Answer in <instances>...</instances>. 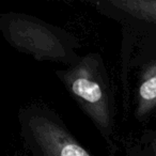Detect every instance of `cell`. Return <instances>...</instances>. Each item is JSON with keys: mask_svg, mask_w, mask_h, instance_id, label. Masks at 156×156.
Returning <instances> with one entry per match:
<instances>
[{"mask_svg": "<svg viewBox=\"0 0 156 156\" xmlns=\"http://www.w3.org/2000/svg\"><path fill=\"white\" fill-rule=\"evenodd\" d=\"M115 5L142 20L156 22V1H115Z\"/></svg>", "mask_w": 156, "mask_h": 156, "instance_id": "7a4b0ae2", "label": "cell"}, {"mask_svg": "<svg viewBox=\"0 0 156 156\" xmlns=\"http://www.w3.org/2000/svg\"><path fill=\"white\" fill-rule=\"evenodd\" d=\"M140 96L143 101H152L156 98V76L145 80L140 87Z\"/></svg>", "mask_w": 156, "mask_h": 156, "instance_id": "277c9868", "label": "cell"}, {"mask_svg": "<svg viewBox=\"0 0 156 156\" xmlns=\"http://www.w3.org/2000/svg\"><path fill=\"white\" fill-rule=\"evenodd\" d=\"M47 143V149L52 156H89V154L79 145L75 144L69 139L60 137L59 133H54L49 129L48 133L41 132Z\"/></svg>", "mask_w": 156, "mask_h": 156, "instance_id": "6da1fadb", "label": "cell"}, {"mask_svg": "<svg viewBox=\"0 0 156 156\" xmlns=\"http://www.w3.org/2000/svg\"><path fill=\"white\" fill-rule=\"evenodd\" d=\"M73 91L76 95L89 103H98L102 100V91L96 83L89 80L87 78H79L73 83Z\"/></svg>", "mask_w": 156, "mask_h": 156, "instance_id": "3957f363", "label": "cell"}]
</instances>
